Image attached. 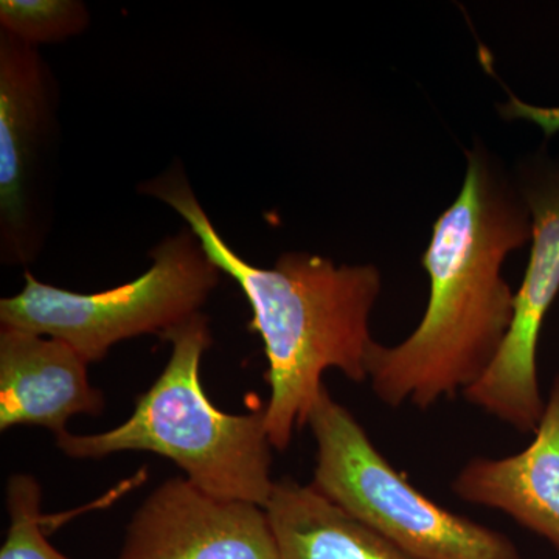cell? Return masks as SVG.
Returning a JSON list of instances; mask_svg holds the SVG:
<instances>
[{
	"label": "cell",
	"instance_id": "12",
	"mask_svg": "<svg viewBox=\"0 0 559 559\" xmlns=\"http://www.w3.org/2000/svg\"><path fill=\"white\" fill-rule=\"evenodd\" d=\"M91 24L87 7L80 0H2L0 31L38 47L60 44L86 32Z\"/></svg>",
	"mask_w": 559,
	"mask_h": 559
},
{
	"label": "cell",
	"instance_id": "5",
	"mask_svg": "<svg viewBox=\"0 0 559 559\" xmlns=\"http://www.w3.org/2000/svg\"><path fill=\"white\" fill-rule=\"evenodd\" d=\"M150 257L145 274L102 293L57 288L25 271L21 293L0 300V325L66 342L87 364L121 341L164 337L202 312L223 272L190 227L157 242Z\"/></svg>",
	"mask_w": 559,
	"mask_h": 559
},
{
	"label": "cell",
	"instance_id": "8",
	"mask_svg": "<svg viewBox=\"0 0 559 559\" xmlns=\"http://www.w3.org/2000/svg\"><path fill=\"white\" fill-rule=\"evenodd\" d=\"M119 559H282L266 510L165 480L128 525Z\"/></svg>",
	"mask_w": 559,
	"mask_h": 559
},
{
	"label": "cell",
	"instance_id": "13",
	"mask_svg": "<svg viewBox=\"0 0 559 559\" xmlns=\"http://www.w3.org/2000/svg\"><path fill=\"white\" fill-rule=\"evenodd\" d=\"M40 502L43 491L35 477L27 474L10 477L7 484L10 527L0 559H69L47 540Z\"/></svg>",
	"mask_w": 559,
	"mask_h": 559
},
{
	"label": "cell",
	"instance_id": "7",
	"mask_svg": "<svg viewBox=\"0 0 559 559\" xmlns=\"http://www.w3.org/2000/svg\"><path fill=\"white\" fill-rule=\"evenodd\" d=\"M532 215V252L498 358L466 401L520 433H535L546 407L538 377L544 320L559 294V168L535 165L520 182Z\"/></svg>",
	"mask_w": 559,
	"mask_h": 559
},
{
	"label": "cell",
	"instance_id": "11",
	"mask_svg": "<svg viewBox=\"0 0 559 559\" xmlns=\"http://www.w3.org/2000/svg\"><path fill=\"white\" fill-rule=\"evenodd\" d=\"M282 559H417L349 516L312 487L275 480L264 507Z\"/></svg>",
	"mask_w": 559,
	"mask_h": 559
},
{
	"label": "cell",
	"instance_id": "2",
	"mask_svg": "<svg viewBox=\"0 0 559 559\" xmlns=\"http://www.w3.org/2000/svg\"><path fill=\"white\" fill-rule=\"evenodd\" d=\"M139 193L167 204L197 235L210 260L238 283L252 310L249 329L266 353V426L274 450L285 451L308 418L326 370L352 382L367 381L373 337L370 319L381 296L382 275L373 264H336L308 252H286L274 266H253L221 237L175 160Z\"/></svg>",
	"mask_w": 559,
	"mask_h": 559
},
{
	"label": "cell",
	"instance_id": "6",
	"mask_svg": "<svg viewBox=\"0 0 559 559\" xmlns=\"http://www.w3.org/2000/svg\"><path fill=\"white\" fill-rule=\"evenodd\" d=\"M60 91L38 47L0 31V259L27 266L51 229Z\"/></svg>",
	"mask_w": 559,
	"mask_h": 559
},
{
	"label": "cell",
	"instance_id": "4",
	"mask_svg": "<svg viewBox=\"0 0 559 559\" xmlns=\"http://www.w3.org/2000/svg\"><path fill=\"white\" fill-rule=\"evenodd\" d=\"M316 441L311 485L349 516L417 559H522L498 530L426 498L378 451L344 406L320 392L310 418Z\"/></svg>",
	"mask_w": 559,
	"mask_h": 559
},
{
	"label": "cell",
	"instance_id": "10",
	"mask_svg": "<svg viewBox=\"0 0 559 559\" xmlns=\"http://www.w3.org/2000/svg\"><path fill=\"white\" fill-rule=\"evenodd\" d=\"M533 436L518 454L471 459L451 488L465 502L502 511L559 555V377Z\"/></svg>",
	"mask_w": 559,
	"mask_h": 559
},
{
	"label": "cell",
	"instance_id": "9",
	"mask_svg": "<svg viewBox=\"0 0 559 559\" xmlns=\"http://www.w3.org/2000/svg\"><path fill=\"white\" fill-rule=\"evenodd\" d=\"M87 366L66 342L0 329V430L43 426L58 437L75 415H100L105 395L91 384Z\"/></svg>",
	"mask_w": 559,
	"mask_h": 559
},
{
	"label": "cell",
	"instance_id": "3",
	"mask_svg": "<svg viewBox=\"0 0 559 559\" xmlns=\"http://www.w3.org/2000/svg\"><path fill=\"white\" fill-rule=\"evenodd\" d=\"M162 340L173 352L154 384L139 396L131 417L102 433L57 437L72 459H103L124 451L170 459L205 495L266 507L274 489L266 412L219 411L201 385L200 367L212 345L209 318L193 316Z\"/></svg>",
	"mask_w": 559,
	"mask_h": 559
},
{
	"label": "cell",
	"instance_id": "1",
	"mask_svg": "<svg viewBox=\"0 0 559 559\" xmlns=\"http://www.w3.org/2000/svg\"><path fill=\"white\" fill-rule=\"evenodd\" d=\"M532 237L520 183L476 146L466 154L457 200L436 221L423 253L430 289L421 322L393 347L371 345L367 382L382 404L430 409L484 378L513 322L503 263Z\"/></svg>",
	"mask_w": 559,
	"mask_h": 559
}]
</instances>
